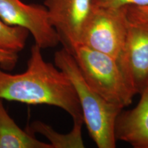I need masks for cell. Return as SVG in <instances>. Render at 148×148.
<instances>
[{
	"instance_id": "8992f818",
	"label": "cell",
	"mask_w": 148,
	"mask_h": 148,
	"mask_svg": "<svg viewBox=\"0 0 148 148\" xmlns=\"http://www.w3.org/2000/svg\"><path fill=\"white\" fill-rule=\"evenodd\" d=\"M44 5L60 42L71 54L74 48L80 43L93 8L92 0H45Z\"/></svg>"
},
{
	"instance_id": "5b68a950",
	"label": "cell",
	"mask_w": 148,
	"mask_h": 148,
	"mask_svg": "<svg viewBox=\"0 0 148 148\" xmlns=\"http://www.w3.org/2000/svg\"><path fill=\"white\" fill-rule=\"evenodd\" d=\"M0 18L11 26L28 30L34 37L35 44L41 49L55 47L60 43L45 5L27 4L21 0H0Z\"/></svg>"
},
{
	"instance_id": "6da1fadb",
	"label": "cell",
	"mask_w": 148,
	"mask_h": 148,
	"mask_svg": "<svg viewBox=\"0 0 148 148\" xmlns=\"http://www.w3.org/2000/svg\"><path fill=\"white\" fill-rule=\"evenodd\" d=\"M0 99L56 106L70 114L73 123H84L73 84L56 66L44 60L36 44L31 48L25 71L10 74L0 67Z\"/></svg>"
},
{
	"instance_id": "7a4b0ae2",
	"label": "cell",
	"mask_w": 148,
	"mask_h": 148,
	"mask_svg": "<svg viewBox=\"0 0 148 148\" xmlns=\"http://www.w3.org/2000/svg\"><path fill=\"white\" fill-rule=\"evenodd\" d=\"M55 65L73 84L90 137L99 148L116 147L115 123L122 110L110 104L90 87L75 59L64 48L55 53Z\"/></svg>"
},
{
	"instance_id": "30bf717a",
	"label": "cell",
	"mask_w": 148,
	"mask_h": 148,
	"mask_svg": "<svg viewBox=\"0 0 148 148\" xmlns=\"http://www.w3.org/2000/svg\"><path fill=\"white\" fill-rule=\"evenodd\" d=\"M82 122H74L72 130L69 134H60L55 132L49 125L40 121L32 124V130L41 133L50 140L53 148L62 147H84L82 137Z\"/></svg>"
},
{
	"instance_id": "9c48e42d",
	"label": "cell",
	"mask_w": 148,
	"mask_h": 148,
	"mask_svg": "<svg viewBox=\"0 0 148 148\" xmlns=\"http://www.w3.org/2000/svg\"><path fill=\"white\" fill-rule=\"evenodd\" d=\"M0 148H53L20 128L10 117L0 99Z\"/></svg>"
},
{
	"instance_id": "277c9868",
	"label": "cell",
	"mask_w": 148,
	"mask_h": 148,
	"mask_svg": "<svg viewBox=\"0 0 148 148\" xmlns=\"http://www.w3.org/2000/svg\"><path fill=\"white\" fill-rule=\"evenodd\" d=\"M129 25L125 8L93 7L79 44L117 60L124 47Z\"/></svg>"
},
{
	"instance_id": "7c38bea8",
	"label": "cell",
	"mask_w": 148,
	"mask_h": 148,
	"mask_svg": "<svg viewBox=\"0 0 148 148\" xmlns=\"http://www.w3.org/2000/svg\"><path fill=\"white\" fill-rule=\"evenodd\" d=\"M130 24L148 31V5L125 7Z\"/></svg>"
},
{
	"instance_id": "3957f363",
	"label": "cell",
	"mask_w": 148,
	"mask_h": 148,
	"mask_svg": "<svg viewBox=\"0 0 148 148\" xmlns=\"http://www.w3.org/2000/svg\"><path fill=\"white\" fill-rule=\"evenodd\" d=\"M71 55L86 82L105 100L121 110L131 104L134 95L116 59L82 44Z\"/></svg>"
},
{
	"instance_id": "52a82bcc",
	"label": "cell",
	"mask_w": 148,
	"mask_h": 148,
	"mask_svg": "<svg viewBox=\"0 0 148 148\" xmlns=\"http://www.w3.org/2000/svg\"><path fill=\"white\" fill-rule=\"evenodd\" d=\"M117 61L129 88L134 95L140 94L148 82V31L130 24Z\"/></svg>"
},
{
	"instance_id": "4fadbf2b",
	"label": "cell",
	"mask_w": 148,
	"mask_h": 148,
	"mask_svg": "<svg viewBox=\"0 0 148 148\" xmlns=\"http://www.w3.org/2000/svg\"><path fill=\"white\" fill-rule=\"evenodd\" d=\"M92 7L120 9L128 5H148V0H92Z\"/></svg>"
},
{
	"instance_id": "8fae6325",
	"label": "cell",
	"mask_w": 148,
	"mask_h": 148,
	"mask_svg": "<svg viewBox=\"0 0 148 148\" xmlns=\"http://www.w3.org/2000/svg\"><path fill=\"white\" fill-rule=\"evenodd\" d=\"M23 27L11 26L0 18V49L18 53L23 49L29 34Z\"/></svg>"
},
{
	"instance_id": "ba28073f",
	"label": "cell",
	"mask_w": 148,
	"mask_h": 148,
	"mask_svg": "<svg viewBox=\"0 0 148 148\" xmlns=\"http://www.w3.org/2000/svg\"><path fill=\"white\" fill-rule=\"evenodd\" d=\"M134 108L120 112L115 123L116 140L134 148H148V82Z\"/></svg>"
},
{
	"instance_id": "5bb4252c",
	"label": "cell",
	"mask_w": 148,
	"mask_h": 148,
	"mask_svg": "<svg viewBox=\"0 0 148 148\" xmlns=\"http://www.w3.org/2000/svg\"><path fill=\"white\" fill-rule=\"evenodd\" d=\"M18 60L17 53L0 49V67L2 69L12 70Z\"/></svg>"
}]
</instances>
